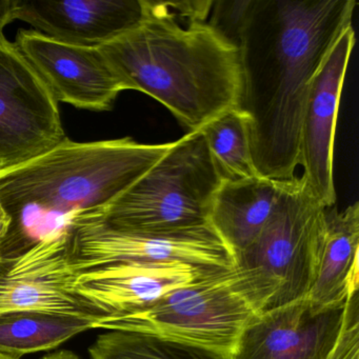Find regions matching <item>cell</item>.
Here are the masks:
<instances>
[{"label":"cell","instance_id":"obj_1","mask_svg":"<svg viewBox=\"0 0 359 359\" xmlns=\"http://www.w3.org/2000/svg\"><path fill=\"white\" fill-rule=\"evenodd\" d=\"M355 0H252L239 39L237 110L249 121L258 173L295 177L302 112L325 56L352 26Z\"/></svg>","mask_w":359,"mask_h":359},{"label":"cell","instance_id":"obj_2","mask_svg":"<svg viewBox=\"0 0 359 359\" xmlns=\"http://www.w3.org/2000/svg\"><path fill=\"white\" fill-rule=\"evenodd\" d=\"M142 25L100 48L123 91L156 100L190 132L236 109L241 92L239 50L190 1L147 0Z\"/></svg>","mask_w":359,"mask_h":359},{"label":"cell","instance_id":"obj_3","mask_svg":"<svg viewBox=\"0 0 359 359\" xmlns=\"http://www.w3.org/2000/svg\"><path fill=\"white\" fill-rule=\"evenodd\" d=\"M172 144L68 138L47 154L0 173V203L10 219L3 250H25L46 235L71 232L75 218L106 209Z\"/></svg>","mask_w":359,"mask_h":359},{"label":"cell","instance_id":"obj_4","mask_svg":"<svg viewBox=\"0 0 359 359\" xmlns=\"http://www.w3.org/2000/svg\"><path fill=\"white\" fill-rule=\"evenodd\" d=\"M325 209L302 177L283 182L270 218L233 266V287L255 314L308 297L320 258Z\"/></svg>","mask_w":359,"mask_h":359},{"label":"cell","instance_id":"obj_5","mask_svg":"<svg viewBox=\"0 0 359 359\" xmlns=\"http://www.w3.org/2000/svg\"><path fill=\"white\" fill-rule=\"evenodd\" d=\"M224 182L201 131L189 132L118 198L93 212L113 230L174 234L210 226Z\"/></svg>","mask_w":359,"mask_h":359},{"label":"cell","instance_id":"obj_6","mask_svg":"<svg viewBox=\"0 0 359 359\" xmlns=\"http://www.w3.org/2000/svg\"><path fill=\"white\" fill-rule=\"evenodd\" d=\"M232 270L220 269L135 312L106 317L100 329L140 332L231 355L255 314L233 287Z\"/></svg>","mask_w":359,"mask_h":359},{"label":"cell","instance_id":"obj_7","mask_svg":"<svg viewBox=\"0 0 359 359\" xmlns=\"http://www.w3.org/2000/svg\"><path fill=\"white\" fill-rule=\"evenodd\" d=\"M67 140L58 102L18 46L0 34V173Z\"/></svg>","mask_w":359,"mask_h":359},{"label":"cell","instance_id":"obj_8","mask_svg":"<svg viewBox=\"0 0 359 359\" xmlns=\"http://www.w3.org/2000/svg\"><path fill=\"white\" fill-rule=\"evenodd\" d=\"M79 274L71 253V232L46 235L20 254L0 262V314L109 317L76 291Z\"/></svg>","mask_w":359,"mask_h":359},{"label":"cell","instance_id":"obj_9","mask_svg":"<svg viewBox=\"0 0 359 359\" xmlns=\"http://www.w3.org/2000/svg\"><path fill=\"white\" fill-rule=\"evenodd\" d=\"M71 253L81 273L116 262L234 266L230 252L211 226L174 234H137L113 230L93 213L79 216L71 224Z\"/></svg>","mask_w":359,"mask_h":359},{"label":"cell","instance_id":"obj_10","mask_svg":"<svg viewBox=\"0 0 359 359\" xmlns=\"http://www.w3.org/2000/svg\"><path fill=\"white\" fill-rule=\"evenodd\" d=\"M355 46L353 27L344 31L313 79L304 107L299 134L302 178L313 196L334 207V142L338 109L348 62Z\"/></svg>","mask_w":359,"mask_h":359},{"label":"cell","instance_id":"obj_11","mask_svg":"<svg viewBox=\"0 0 359 359\" xmlns=\"http://www.w3.org/2000/svg\"><path fill=\"white\" fill-rule=\"evenodd\" d=\"M15 45L57 102L100 112L123 92L100 48L67 45L33 30H20Z\"/></svg>","mask_w":359,"mask_h":359},{"label":"cell","instance_id":"obj_12","mask_svg":"<svg viewBox=\"0 0 359 359\" xmlns=\"http://www.w3.org/2000/svg\"><path fill=\"white\" fill-rule=\"evenodd\" d=\"M344 306L316 311L304 298L254 314L231 359H325L339 333Z\"/></svg>","mask_w":359,"mask_h":359},{"label":"cell","instance_id":"obj_13","mask_svg":"<svg viewBox=\"0 0 359 359\" xmlns=\"http://www.w3.org/2000/svg\"><path fill=\"white\" fill-rule=\"evenodd\" d=\"M147 14V0H15L13 16L60 43L102 48L137 28Z\"/></svg>","mask_w":359,"mask_h":359},{"label":"cell","instance_id":"obj_14","mask_svg":"<svg viewBox=\"0 0 359 359\" xmlns=\"http://www.w3.org/2000/svg\"><path fill=\"white\" fill-rule=\"evenodd\" d=\"M220 266L188 262H116L81 273L76 291L109 316L146 308L172 290L194 283Z\"/></svg>","mask_w":359,"mask_h":359},{"label":"cell","instance_id":"obj_15","mask_svg":"<svg viewBox=\"0 0 359 359\" xmlns=\"http://www.w3.org/2000/svg\"><path fill=\"white\" fill-rule=\"evenodd\" d=\"M359 203L344 211L327 208L325 231L316 278L306 299L314 310L346 304L353 287L359 285Z\"/></svg>","mask_w":359,"mask_h":359},{"label":"cell","instance_id":"obj_16","mask_svg":"<svg viewBox=\"0 0 359 359\" xmlns=\"http://www.w3.org/2000/svg\"><path fill=\"white\" fill-rule=\"evenodd\" d=\"M285 180L257 177L224 180L212 205L210 226L234 262L273 213Z\"/></svg>","mask_w":359,"mask_h":359},{"label":"cell","instance_id":"obj_17","mask_svg":"<svg viewBox=\"0 0 359 359\" xmlns=\"http://www.w3.org/2000/svg\"><path fill=\"white\" fill-rule=\"evenodd\" d=\"M104 319L41 312L4 313L0 314V355L20 359L31 353L53 350L88 330L100 329Z\"/></svg>","mask_w":359,"mask_h":359},{"label":"cell","instance_id":"obj_18","mask_svg":"<svg viewBox=\"0 0 359 359\" xmlns=\"http://www.w3.org/2000/svg\"><path fill=\"white\" fill-rule=\"evenodd\" d=\"M199 131L224 180L260 176L252 155L249 121L241 111L231 109L212 119Z\"/></svg>","mask_w":359,"mask_h":359},{"label":"cell","instance_id":"obj_19","mask_svg":"<svg viewBox=\"0 0 359 359\" xmlns=\"http://www.w3.org/2000/svg\"><path fill=\"white\" fill-rule=\"evenodd\" d=\"M89 354L91 359H231L230 355L203 346L119 330L98 336Z\"/></svg>","mask_w":359,"mask_h":359},{"label":"cell","instance_id":"obj_20","mask_svg":"<svg viewBox=\"0 0 359 359\" xmlns=\"http://www.w3.org/2000/svg\"><path fill=\"white\" fill-rule=\"evenodd\" d=\"M252 0H218L214 1L208 24L224 39L238 48L243 26L251 8Z\"/></svg>","mask_w":359,"mask_h":359},{"label":"cell","instance_id":"obj_21","mask_svg":"<svg viewBox=\"0 0 359 359\" xmlns=\"http://www.w3.org/2000/svg\"><path fill=\"white\" fill-rule=\"evenodd\" d=\"M325 359H359V285L346 298L339 333Z\"/></svg>","mask_w":359,"mask_h":359},{"label":"cell","instance_id":"obj_22","mask_svg":"<svg viewBox=\"0 0 359 359\" xmlns=\"http://www.w3.org/2000/svg\"><path fill=\"white\" fill-rule=\"evenodd\" d=\"M14 7L15 0H0V34L7 25L14 20Z\"/></svg>","mask_w":359,"mask_h":359},{"label":"cell","instance_id":"obj_23","mask_svg":"<svg viewBox=\"0 0 359 359\" xmlns=\"http://www.w3.org/2000/svg\"><path fill=\"white\" fill-rule=\"evenodd\" d=\"M10 219L7 213L4 210L3 205L0 203V262L4 258V241L7 237L8 231H9Z\"/></svg>","mask_w":359,"mask_h":359},{"label":"cell","instance_id":"obj_24","mask_svg":"<svg viewBox=\"0 0 359 359\" xmlns=\"http://www.w3.org/2000/svg\"><path fill=\"white\" fill-rule=\"evenodd\" d=\"M41 359H81L72 351L62 350L58 352L51 353V354L46 355Z\"/></svg>","mask_w":359,"mask_h":359},{"label":"cell","instance_id":"obj_25","mask_svg":"<svg viewBox=\"0 0 359 359\" xmlns=\"http://www.w3.org/2000/svg\"><path fill=\"white\" fill-rule=\"evenodd\" d=\"M0 359H10V358H8V357H6V356H3V355H0Z\"/></svg>","mask_w":359,"mask_h":359}]
</instances>
